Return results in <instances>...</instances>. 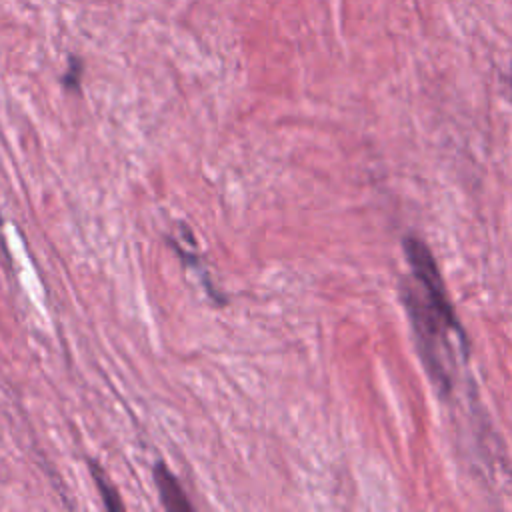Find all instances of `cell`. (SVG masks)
<instances>
[{
  "instance_id": "obj_1",
  "label": "cell",
  "mask_w": 512,
  "mask_h": 512,
  "mask_svg": "<svg viewBox=\"0 0 512 512\" xmlns=\"http://www.w3.org/2000/svg\"><path fill=\"white\" fill-rule=\"evenodd\" d=\"M402 300L408 310L412 328L416 332V346L420 352V358L434 380V384L442 390L450 388V378L444 366L442 348L448 344L444 332L452 330L448 322L432 308V304L424 298V294L412 290V286L404 284L402 288Z\"/></svg>"
},
{
  "instance_id": "obj_2",
  "label": "cell",
  "mask_w": 512,
  "mask_h": 512,
  "mask_svg": "<svg viewBox=\"0 0 512 512\" xmlns=\"http://www.w3.org/2000/svg\"><path fill=\"white\" fill-rule=\"evenodd\" d=\"M404 254H406V260H408L410 268L414 270L416 282L424 290V298L448 322V326L452 330H458V322H456V316H454V312L450 308V302H448V296H446V288H444L440 270H438V266H436L428 246L420 238L408 236L404 240Z\"/></svg>"
},
{
  "instance_id": "obj_5",
  "label": "cell",
  "mask_w": 512,
  "mask_h": 512,
  "mask_svg": "<svg viewBox=\"0 0 512 512\" xmlns=\"http://www.w3.org/2000/svg\"><path fill=\"white\" fill-rule=\"evenodd\" d=\"M80 72H82L80 60H78V58H70L68 70H66V74H64V84H66V88H78Z\"/></svg>"
},
{
  "instance_id": "obj_3",
  "label": "cell",
  "mask_w": 512,
  "mask_h": 512,
  "mask_svg": "<svg viewBox=\"0 0 512 512\" xmlns=\"http://www.w3.org/2000/svg\"><path fill=\"white\" fill-rule=\"evenodd\" d=\"M154 478H156V486H158L160 496H162V504L168 510H178V512L192 510V506L186 500V494H184L182 486L178 484V480L174 478V474L166 466L156 464Z\"/></svg>"
},
{
  "instance_id": "obj_4",
  "label": "cell",
  "mask_w": 512,
  "mask_h": 512,
  "mask_svg": "<svg viewBox=\"0 0 512 512\" xmlns=\"http://www.w3.org/2000/svg\"><path fill=\"white\" fill-rule=\"evenodd\" d=\"M92 476H94V480H96V486H98V490H100V494H102V500H104L106 508H110V510H122L124 504L120 502L118 492L110 488L106 476H104L94 464H92Z\"/></svg>"
}]
</instances>
